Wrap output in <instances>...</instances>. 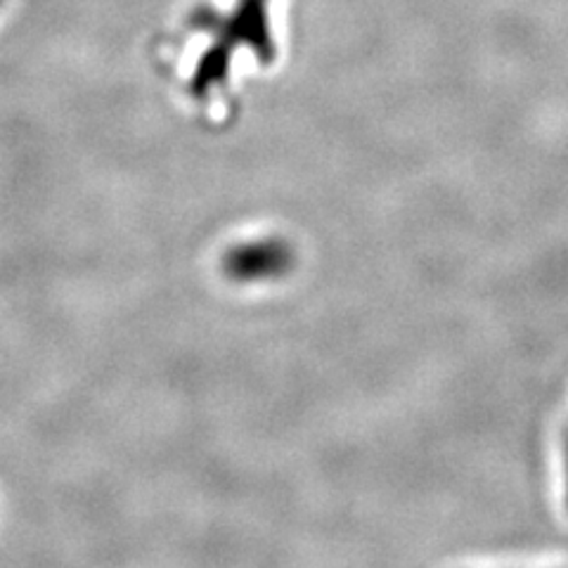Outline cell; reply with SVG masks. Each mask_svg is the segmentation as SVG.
<instances>
[{"label": "cell", "instance_id": "6da1fadb", "mask_svg": "<svg viewBox=\"0 0 568 568\" xmlns=\"http://www.w3.org/2000/svg\"><path fill=\"white\" fill-rule=\"evenodd\" d=\"M287 263H290V252L275 242L248 244V246L235 248L233 254L225 256L227 273L240 280L282 273V268Z\"/></svg>", "mask_w": 568, "mask_h": 568}, {"label": "cell", "instance_id": "7a4b0ae2", "mask_svg": "<svg viewBox=\"0 0 568 568\" xmlns=\"http://www.w3.org/2000/svg\"><path fill=\"white\" fill-rule=\"evenodd\" d=\"M566 505H568V436H566Z\"/></svg>", "mask_w": 568, "mask_h": 568}, {"label": "cell", "instance_id": "3957f363", "mask_svg": "<svg viewBox=\"0 0 568 568\" xmlns=\"http://www.w3.org/2000/svg\"><path fill=\"white\" fill-rule=\"evenodd\" d=\"M0 3H3V0H0Z\"/></svg>", "mask_w": 568, "mask_h": 568}]
</instances>
